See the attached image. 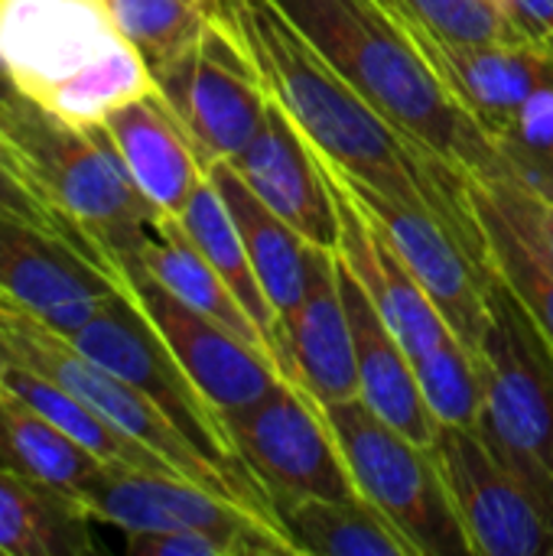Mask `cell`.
Returning <instances> with one entry per match:
<instances>
[{
	"mask_svg": "<svg viewBox=\"0 0 553 556\" xmlns=\"http://www.w3.org/2000/svg\"><path fill=\"white\" fill-rule=\"evenodd\" d=\"M277 7L411 143L469 179H515L492 137L443 88L394 0H277Z\"/></svg>",
	"mask_w": 553,
	"mask_h": 556,
	"instance_id": "obj_2",
	"label": "cell"
},
{
	"mask_svg": "<svg viewBox=\"0 0 553 556\" xmlns=\"http://www.w3.org/2000/svg\"><path fill=\"white\" fill-rule=\"evenodd\" d=\"M78 505L101 525L127 531H192L215 538L231 556H287L293 544L280 525L228 495L209 492L183 476L130 466H101L81 489Z\"/></svg>",
	"mask_w": 553,
	"mask_h": 556,
	"instance_id": "obj_9",
	"label": "cell"
},
{
	"mask_svg": "<svg viewBox=\"0 0 553 556\" xmlns=\"http://www.w3.org/2000/svg\"><path fill=\"white\" fill-rule=\"evenodd\" d=\"M0 215H7V218H20V222H29V225H36V228H42V231H52V235H59V238H65L68 244H75L78 251H85L91 261H98L91 251H88V244L10 169V163L3 160V153H0ZM101 267H108L104 261H98ZM111 270V267H108Z\"/></svg>",
	"mask_w": 553,
	"mask_h": 556,
	"instance_id": "obj_35",
	"label": "cell"
},
{
	"mask_svg": "<svg viewBox=\"0 0 553 556\" xmlns=\"http://www.w3.org/2000/svg\"><path fill=\"white\" fill-rule=\"evenodd\" d=\"M394 7L401 10L417 49L440 75L443 88L489 137H495L535 91L553 85V49L548 46L450 42L417 23L401 0H394Z\"/></svg>",
	"mask_w": 553,
	"mask_h": 556,
	"instance_id": "obj_17",
	"label": "cell"
},
{
	"mask_svg": "<svg viewBox=\"0 0 553 556\" xmlns=\"http://www.w3.org/2000/svg\"><path fill=\"white\" fill-rule=\"evenodd\" d=\"M215 16L248 52L267 98L290 114L329 166L437 215L489 267V244L469 199V176L411 143L332 68L277 0H215Z\"/></svg>",
	"mask_w": 553,
	"mask_h": 556,
	"instance_id": "obj_1",
	"label": "cell"
},
{
	"mask_svg": "<svg viewBox=\"0 0 553 556\" xmlns=\"http://www.w3.org/2000/svg\"><path fill=\"white\" fill-rule=\"evenodd\" d=\"M407 13L450 42H531L495 0H401Z\"/></svg>",
	"mask_w": 553,
	"mask_h": 556,
	"instance_id": "obj_33",
	"label": "cell"
},
{
	"mask_svg": "<svg viewBox=\"0 0 553 556\" xmlns=\"http://www.w3.org/2000/svg\"><path fill=\"white\" fill-rule=\"evenodd\" d=\"M284 345L290 381L313 394L319 404L359 397L355 349L339 290L336 251L310 244L303 300L284 319Z\"/></svg>",
	"mask_w": 553,
	"mask_h": 556,
	"instance_id": "obj_19",
	"label": "cell"
},
{
	"mask_svg": "<svg viewBox=\"0 0 553 556\" xmlns=\"http://www.w3.org/2000/svg\"><path fill=\"white\" fill-rule=\"evenodd\" d=\"M124 538L130 556H231L222 541L192 531H127Z\"/></svg>",
	"mask_w": 553,
	"mask_h": 556,
	"instance_id": "obj_36",
	"label": "cell"
},
{
	"mask_svg": "<svg viewBox=\"0 0 553 556\" xmlns=\"http://www.w3.org/2000/svg\"><path fill=\"white\" fill-rule=\"evenodd\" d=\"M293 554L417 556L414 544L365 498H290L271 505Z\"/></svg>",
	"mask_w": 553,
	"mask_h": 556,
	"instance_id": "obj_24",
	"label": "cell"
},
{
	"mask_svg": "<svg viewBox=\"0 0 553 556\" xmlns=\"http://www.w3.org/2000/svg\"><path fill=\"white\" fill-rule=\"evenodd\" d=\"M0 388L10 391L13 397H20L23 404H29L36 414H42L49 424H55L59 430H65L72 440H78L88 453H95L108 466H130V469L179 476L153 450H147L143 443L130 440L117 427H111L98 410H91L85 401H78L62 384H55L52 378H46V375H39L33 368H23V365L13 362L7 368V375L0 378Z\"/></svg>",
	"mask_w": 553,
	"mask_h": 556,
	"instance_id": "obj_27",
	"label": "cell"
},
{
	"mask_svg": "<svg viewBox=\"0 0 553 556\" xmlns=\"http://www.w3.org/2000/svg\"><path fill=\"white\" fill-rule=\"evenodd\" d=\"M153 88L183 121L205 166L235 160L267 111V91L248 52L218 16L189 52L153 72Z\"/></svg>",
	"mask_w": 553,
	"mask_h": 556,
	"instance_id": "obj_11",
	"label": "cell"
},
{
	"mask_svg": "<svg viewBox=\"0 0 553 556\" xmlns=\"http://www.w3.org/2000/svg\"><path fill=\"white\" fill-rule=\"evenodd\" d=\"M13 94H16V88H13V81H10V75H7L3 59H0V104H3V101H10Z\"/></svg>",
	"mask_w": 553,
	"mask_h": 556,
	"instance_id": "obj_39",
	"label": "cell"
},
{
	"mask_svg": "<svg viewBox=\"0 0 553 556\" xmlns=\"http://www.w3.org/2000/svg\"><path fill=\"white\" fill-rule=\"evenodd\" d=\"M13 365V355H10V345H7V339L0 336V378L7 375V368Z\"/></svg>",
	"mask_w": 553,
	"mask_h": 556,
	"instance_id": "obj_40",
	"label": "cell"
},
{
	"mask_svg": "<svg viewBox=\"0 0 553 556\" xmlns=\"http://www.w3.org/2000/svg\"><path fill=\"white\" fill-rule=\"evenodd\" d=\"M492 140L515 179L553 199V85L535 91Z\"/></svg>",
	"mask_w": 553,
	"mask_h": 556,
	"instance_id": "obj_32",
	"label": "cell"
},
{
	"mask_svg": "<svg viewBox=\"0 0 553 556\" xmlns=\"http://www.w3.org/2000/svg\"><path fill=\"white\" fill-rule=\"evenodd\" d=\"M486 404L476 430L553 511V345L489 267Z\"/></svg>",
	"mask_w": 553,
	"mask_h": 556,
	"instance_id": "obj_5",
	"label": "cell"
},
{
	"mask_svg": "<svg viewBox=\"0 0 553 556\" xmlns=\"http://www.w3.org/2000/svg\"><path fill=\"white\" fill-rule=\"evenodd\" d=\"M0 336L7 339L16 365L33 368L52 378L55 384H62L68 394H75L91 410H98L111 427H117L121 433H127L130 440L143 443L160 459H166L183 479L209 492L228 495L235 502H244L238 489L209 459L199 456V450L173 427V420L153 401H147L137 388H130L114 371L81 355L65 336L52 332L49 326L13 306L7 296H0Z\"/></svg>",
	"mask_w": 553,
	"mask_h": 556,
	"instance_id": "obj_8",
	"label": "cell"
},
{
	"mask_svg": "<svg viewBox=\"0 0 553 556\" xmlns=\"http://www.w3.org/2000/svg\"><path fill=\"white\" fill-rule=\"evenodd\" d=\"M0 59L20 94L75 127L153 88L104 0H0Z\"/></svg>",
	"mask_w": 553,
	"mask_h": 556,
	"instance_id": "obj_4",
	"label": "cell"
},
{
	"mask_svg": "<svg viewBox=\"0 0 553 556\" xmlns=\"http://www.w3.org/2000/svg\"><path fill=\"white\" fill-rule=\"evenodd\" d=\"M339 257V254H336ZM339 290L352 329L355 371H359V397L391 427L407 433L411 440L433 446L440 420L430 414L424 391L414 375V362L394 329L378 313L375 300L355 280V274L339 261Z\"/></svg>",
	"mask_w": 553,
	"mask_h": 556,
	"instance_id": "obj_21",
	"label": "cell"
},
{
	"mask_svg": "<svg viewBox=\"0 0 553 556\" xmlns=\"http://www.w3.org/2000/svg\"><path fill=\"white\" fill-rule=\"evenodd\" d=\"M417 384L430 414L447 427H476L486 404L482 358L473 355L456 336L414 362Z\"/></svg>",
	"mask_w": 553,
	"mask_h": 556,
	"instance_id": "obj_31",
	"label": "cell"
},
{
	"mask_svg": "<svg viewBox=\"0 0 553 556\" xmlns=\"http://www.w3.org/2000/svg\"><path fill=\"white\" fill-rule=\"evenodd\" d=\"M495 3L531 42L553 49V0H495Z\"/></svg>",
	"mask_w": 553,
	"mask_h": 556,
	"instance_id": "obj_37",
	"label": "cell"
},
{
	"mask_svg": "<svg viewBox=\"0 0 553 556\" xmlns=\"http://www.w3.org/2000/svg\"><path fill=\"white\" fill-rule=\"evenodd\" d=\"M3 397V420H7V443L13 456V469L52 485L55 492L78 502L81 489L101 472V459L88 453L78 440L65 430L49 424L29 404L13 397L0 388Z\"/></svg>",
	"mask_w": 553,
	"mask_h": 556,
	"instance_id": "obj_28",
	"label": "cell"
},
{
	"mask_svg": "<svg viewBox=\"0 0 553 556\" xmlns=\"http://www.w3.org/2000/svg\"><path fill=\"white\" fill-rule=\"evenodd\" d=\"M326 169H329V182H332L336 202H339V248H336V254L355 274V280L365 287V293L375 300L378 313L394 329V336L407 349L411 362H417L427 352L450 342L453 329L447 326L440 309L430 303L424 287L414 280V274L404 267V261L398 257V251L385 238V231L352 199L342 176L329 163H326Z\"/></svg>",
	"mask_w": 553,
	"mask_h": 556,
	"instance_id": "obj_18",
	"label": "cell"
},
{
	"mask_svg": "<svg viewBox=\"0 0 553 556\" xmlns=\"http://www.w3.org/2000/svg\"><path fill=\"white\" fill-rule=\"evenodd\" d=\"M0 296H3V293H0Z\"/></svg>",
	"mask_w": 553,
	"mask_h": 556,
	"instance_id": "obj_41",
	"label": "cell"
},
{
	"mask_svg": "<svg viewBox=\"0 0 553 556\" xmlns=\"http://www.w3.org/2000/svg\"><path fill=\"white\" fill-rule=\"evenodd\" d=\"M0 466L13 469V456H10V443H7V420H3V397H0Z\"/></svg>",
	"mask_w": 553,
	"mask_h": 556,
	"instance_id": "obj_38",
	"label": "cell"
},
{
	"mask_svg": "<svg viewBox=\"0 0 553 556\" xmlns=\"http://www.w3.org/2000/svg\"><path fill=\"white\" fill-rule=\"evenodd\" d=\"M0 153L117 277L140 267L163 215L137 189L101 127H75L16 91L0 104Z\"/></svg>",
	"mask_w": 553,
	"mask_h": 556,
	"instance_id": "obj_3",
	"label": "cell"
},
{
	"mask_svg": "<svg viewBox=\"0 0 553 556\" xmlns=\"http://www.w3.org/2000/svg\"><path fill=\"white\" fill-rule=\"evenodd\" d=\"M91 521L75 498L0 466V556H88Z\"/></svg>",
	"mask_w": 553,
	"mask_h": 556,
	"instance_id": "obj_23",
	"label": "cell"
},
{
	"mask_svg": "<svg viewBox=\"0 0 553 556\" xmlns=\"http://www.w3.org/2000/svg\"><path fill=\"white\" fill-rule=\"evenodd\" d=\"M121 283L166 339V345L189 371L202 397L218 410V417L251 407L284 381L267 352L176 300L143 267L124 270Z\"/></svg>",
	"mask_w": 553,
	"mask_h": 556,
	"instance_id": "obj_14",
	"label": "cell"
},
{
	"mask_svg": "<svg viewBox=\"0 0 553 556\" xmlns=\"http://www.w3.org/2000/svg\"><path fill=\"white\" fill-rule=\"evenodd\" d=\"M205 176L218 189V195H222V202H225V208H228V215H231V222L244 241L251 267H254L271 306L277 309L280 329H284V319L303 300L310 241L293 225H287L277 212H271L251 192V186L238 176V169L228 160L209 163Z\"/></svg>",
	"mask_w": 553,
	"mask_h": 556,
	"instance_id": "obj_22",
	"label": "cell"
},
{
	"mask_svg": "<svg viewBox=\"0 0 553 556\" xmlns=\"http://www.w3.org/2000/svg\"><path fill=\"white\" fill-rule=\"evenodd\" d=\"M68 342L81 355L137 388L147 401H153L173 420V427L199 450V456L209 459L251 508L274 518L264 489L235 456L218 410L202 397L189 371L179 365V358L147 319V313L137 306V300L127 293V287L108 296L104 306L75 336H68Z\"/></svg>",
	"mask_w": 553,
	"mask_h": 556,
	"instance_id": "obj_7",
	"label": "cell"
},
{
	"mask_svg": "<svg viewBox=\"0 0 553 556\" xmlns=\"http://www.w3.org/2000/svg\"><path fill=\"white\" fill-rule=\"evenodd\" d=\"M476 182L495 199V205L512 218V225L553 264V199L525 186L521 179H492V182L476 179Z\"/></svg>",
	"mask_w": 553,
	"mask_h": 556,
	"instance_id": "obj_34",
	"label": "cell"
},
{
	"mask_svg": "<svg viewBox=\"0 0 553 556\" xmlns=\"http://www.w3.org/2000/svg\"><path fill=\"white\" fill-rule=\"evenodd\" d=\"M140 267L160 287H166L176 300H183L196 313L215 319L218 326L231 329L235 336H241L244 342H251L271 355L267 339L261 336L254 319L244 313L238 296L228 290V283L218 277V270L205 261V254L192 244V238L183 231V225L176 218L156 222V231L140 254Z\"/></svg>",
	"mask_w": 553,
	"mask_h": 556,
	"instance_id": "obj_26",
	"label": "cell"
},
{
	"mask_svg": "<svg viewBox=\"0 0 553 556\" xmlns=\"http://www.w3.org/2000/svg\"><path fill=\"white\" fill-rule=\"evenodd\" d=\"M319 410L359 495L414 544L417 556H473L430 446L381 420L362 397L319 404Z\"/></svg>",
	"mask_w": 553,
	"mask_h": 556,
	"instance_id": "obj_6",
	"label": "cell"
},
{
	"mask_svg": "<svg viewBox=\"0 0 553 556\" xmlns=\"http://www.w3.org/2000/svg\"><path fill=\"white\" fill-rule=\"evenodd\" d=\"M251 192L293 225L310 244L339 248V202L319 150L303 137L290 114L267 98V111L248 147L228 160Z\"/></svg>",
	"mask_w": 553,
	"mask_h": 556,
	"instance_id": "obj_16",
	"label": "cell"
},
{
	"mask_svg": "<svg viewBox=\"0 0 553 556\" xmlns=\"http://www.w3.org/2000/svg\"><path fill=\"white\" fill-rule=\"evenodd\" d=\"M183 225V231L192 238V244L205 254V261L218 270V277L228 283V290L238 296V303L244 306V313L254 319V326L261 329V336L267 339L271 358L277 362L280 375L290 381V362H287V345H284V329H280V316L271 306L251 257L244 251V241L218 195V189L212 186V179L205 176V182L196 189V195L189 199V205L183 208V215L176 218Z\"/></svg>",
	"mask_w": 553,
	"mask_h": 556,
	"instance_id": "obj_25",
	"label": "cell"
},
{
	"mask_svg": "<svg viewBox=\"0 0 553 556\" xmlns=\"http://www.w3.org/2000/svg\"><path fill=\"white\" fill-rule=\"evenodd\" d=\"M137 189L163 218H179L205 182V163L156 88L124 101L101 124Z\"/></svg>",
	"mask_w": 553,
	"mask_h": 556,
	"instance_id": "obj_20",
	"label": "cell"
},
{
	"mask_svg": "<svg viewBox=\"0 0 553 556\" xmlns=\"http://www.w3.org/2000/svg\"><path fill=\"white\" fill-rule=\"evenodd\" d=\"M469 199L486 231L489 267L518 296V303L553 345V264L512 225V218L476 179H469Z\"/></svg>",
	"mask_w": 553,
	"mask_h": 556,
	"instance_id": "obj_29",
	"label": "cell"
},
{
	"mask_svg": "<svg viewBox=\"0 0 553 556\" xmlns=\"http://www.w3.org/2000/svg\"><path fill=\"white\" fill-rule=\"evenodd\" d=\"M150 75L189 52L215 20V0H104Z\"/></svg>",
	"mask_w": 553,
	"mask_h": 556,
	"instance_id": "obj_30",
	"label": "cell"
},
{
	"mask_svg": "<svg viewBox=\"0 0 553 556\" xmlns=\"http://www.w3.org/2000/svg\"><path fill=\"white\" fill-rule=\"evenodd\" d=\"M336 169V166H332ZM339 173V169H336ZM362 212L385 231L404 267L424 287L430 303L440 309L453 336L482 358V342L489 329V267H482L466 244L430 212L398 202L365 182L339 173Z\"/></svg>",
	"mask_w": 553,
	"mask_h": 556,
	"instance_id": "obj_13",
	"label": "cell"
},
{
	"mask_svg": "<svg viewBox=\"0 0 553 556\" xmlns=\"http://www.w3.org/2000/svg\"><path fill=\"white\" fill-rule=\"evenodd\" d=\"M121 287L65 238L0 215V293L52 332L75 336Z\"/></svg>",
	"mask_w": 553,
	"mask_h": 556,
	"instance_id": "obj_15",
	"label": "cell"
},
{
	"mask_svg": "<svg viewBox=\"0 0 553 556\" xmlns=\"http://www.w3.org/2000/svg\"><path fill=\"white\" fill-rule=\"evenodd\" d=\"M430 450L473 554L553 556V511L495 456L476 427L440 424Z\"/></svg>",
	"mask_w": 553,
	"mask_h": 556,
	"instance_id": "obj_12",
	"label": "cell"
},
{
	"mask_svg": "<svg viewBox=\"0 0 553 556\" xmlns=\"http://www.w3.org/2000/svg\"><path fill=\"white\" fill-rule=\"evenodd\" d=\"M222 427L271 505L290 498H362L319 401L300 384L284 378L251 407L225 414Z\"/></svg>",
	"mask_w": 553,
	"mask_h": 556,
	"instance_id": "obj_10",
	"label": "cell"
}]
</instances>
